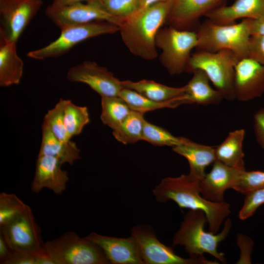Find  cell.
Returning <instances> with one entry per match:
<instances>
[{
    "mask_svg": "<svg viewBox=\"0 0 264 264\" xmlns=\"http://www.w3.org/2000/svg\"><path fill=\"white\" fill-rule=\"evenodd\" d=\"M4 264H55L44 246L33 252L12 250Z\"/></svg>",
    "mask_w": 264,
    "mask_h": 264,
    "instance_id": "obj_34",
    "label": "cell"
},
{
    "mask_svg": "<svg viewBox=\"0 0 264 264\" xmlns=\"http://www.w3.org/2000/svg\"><path fill=\"white\" fill-rule=\"evenodd\" d=\"M199 181L188 174L167 177L153 189V193L158 202L172 200L181 208L203 211L207 220L208 231L217 234L231 213L230 205L224 201L215 202L205 199L200 193Z\"/></svg>",
    "mask_w": 264,
    "mask_h": 264,
    "instance_id": "obj_1",
    "label": "cell"
},
{
    "mask_svg": "<svg viewBox=\"0 0 264 264\" xmlns=\"http://www.w3.org/2000/svg\"><path fill=\"white\" fill-rule=\"evenodd\" d=\"M100 6L111 15L124 20L139 10V0H96Z\"/></svg>",
    "mask_w": 264,
    "mask_h": 264,
    "instance_id": "obj_33",
    "label": "cell"
},
{
    "mask_svg": "<svg viewBox=\"0 0 264 264\" xmlns=\"http://www.w3.org/2000/svg\"><path fill=\"white\" fill-rule=\"evenodd\" d=\"M131 236L134 240L144 264H216L217 262L201 258H184L176 255L172 247L157 238L152 228L138 225L132 228Z\"/></svg>",
    "mask_w": 264,
    "mask_h": 264,
    "instance_id": "obj_9",
    "label": "cell"
},
{
    "mask_svg": "<svg viewBox=\"0 0 264 264\" xmlns=\"http://www.w3.org/2000/svg\"><path fill=\"white\" fill-rule=\"evenodd\" d=\"M66 78L70 82L87 84L101 97L119 96L123 88L121 81L106 68L93 61H85L71 67L67 71Z\"/></svg>",
    "mask_w": 264,
    "mask_h": 264,
    "instance_id": "obj_13",
    "label": "cell"
},
{
    "mask_svg": "<svg viewBox=\"0 0 264 264\" xmlns=\"http://www.w3.org/2000/svg\"><path fill=\"white\" fill-rule=\"evenodd\" d=\"M185 137H176L166 130L145 120L142 134V140L156 146L173 147L182 143Z\"/></svg>",
    "mask_w": 264,
    "mask_h": 264,
    "instance_id": "obj_30",
    "label": "cell"
},
{
    "mask_svg": "<svg viewBox=\"0 0 264 264\" xmlns=\"http://www.w3.org/2000/svg\"><path fill=\"white\" fill-rule=\"evenodd\" d=\"M249 20L251 36L264 35V18Z\"/></svg>",
    "mask_w": 264,
    "mask_h": 264,
    "instance_id": "obj_39",
    "label": "cell"
},
{
    "mask_svg": "<svg viewBox=\"0 0 264 264\" xmlns=\"http://www.w3.org/2000/svg\"><path fill=\"white\" fill-rule=\"evenodd\" d=\"M100 119L113 131L117 129L132 110L120 97H102Z\"/></svg>",
    "mask_w": 264,
    "mask_h": 264,
    "instance_id": "obj_26",
    "label": "cell"
},
{
    "mask_svg": "<svg viewBox=\"0 0 264 264\" xmlns=\"http://www.w3.org/2000/svg\"><path fill=\"white\" fill-rule=\"evenodd\" d=\"M145 119L144 113L132 110L123 123L112 134L115 138L124 144H133L142 140Z\"/></svg>",
    "mask_w": 264,
    "mask_h": 264,
    "instance_id": "obj_27",
    "label": "cell"
},
{
    "mask_svg": "<svg viewBox=\"0 0 264 264\" xmlns=\"http://www.w3.org/2000/svg\"><path fill=\"white\" fill-rule=\"evenodd\" d=\"M245 196L243 204L238 214L241 220L251 217L257 209L264 204V188L251 191Z\"/></svg>",
    "mask_w": 264,
    "mask_h": 264,
    "instance_id": "obj_36",
    "label": "cell"
},
{
    "mask_svg": "<svg viewBox=\"0 0 264 264\" xmlns=\"http://www.w3.org/2000/svg\"><path fill=\"white\" fill-rule=\"evenodd\" d=\"M264 188V172L244 170L233 189L244 195L254 190Z\"/></svg>",
    "mask_w": 264,
    "mask_h": 264,
    "instance_id": "obj_35",
    "label": "cell"
},
{
    "mask_svg": "<svg viewBox=\"0 0 264 264\" xmlns=\"http://www.w3.org/2000/svg\"><path fill=\"white\" fill-rule=\"evenodd\" d=\"M253 125L257 140L264 149V109H260L254 114Z\"/></svg>",
    "mask_w": 264,
    "mask_h": 264,
    "instance_id": "obj_38",
    "label": "cell"
},
{
    "mask_svg": "<svg viewBox=\"0 0 264 264\" xmlns=\"http://www.w3.org/2000/svg\"><path fill=\"white\" fill-rule=\"evenodd\" d=\"M247 57L264 65V35L251 36Z\"/></svg>",
    "mask_w": 264,
    "mask_h": 264,
    "instance_id": "obj_37",
    "label": "cell"
},
{
    "mask_svg": "<svg viewBox=\"0 0 264 264\" xmlns=\"http://www.w3.org/2000/svg\"><path fill=\"white\" fill-rule=\"evenodd\" d=\"M28 205L14 194H0V227L22 214Z\"/></svg>",
    "mask_w": 264,
    "mask_h": 264,
    "instance_id": "obj_32",
    "label": "cell"
},
{
    "mask_svg": "<svg viewBox=\"0 0 264 264\" xmlns=\"http://www.w3.org/2000/svg\"><path fill=\"white\" fill-rule=\"evenodd\" d=\"M64 121L67 133L70 139L73 136L80 134L84 127L90 121L88 108L77 106L71 100H66Z\"/></svg>",
    "mask_w": 264,
    "mask_h": 264,
    "instance_id": "obj_28",
    "label": "cell"
},
{
    "mask_svg": "<svg viewBox=\"0 0 264 264\" xmlns=\"http://www.w3.org/2000/svg\"><path fill=\"white\" fill-rule=\"evenodd\" d=\"M174 0L161 1L139 10L123 21L119 31L132 54L147 60L156 58V37L166 23Z\"/></svg>",
    "mask_w": 264,
    "mask_h": 264,
    "instance_id": "obj_2",
    "label": "cell"
},
{
    "mask_svg": "<svg viewBox=\"0 0 264 264\" xmlns=\"http://www.w3.org/2000/svg\"><path fill=\"white\" fill-rule=\"evenodd\" d=\"M119 96L127 103L132 110L144 113L163 108H174L181 105L176 102H157L146 98L135 91L126 88L122 89Z\"/></svg>",
    "mask_w": 264,
    "mask_h": 264,
    "instance_id": "obj_29",
    "label": "cell"
},
{
    "mask_svg": "<svg viewBox=\"0 0 264 264\" xmlns=\"http://www.w3.org/2000/svg\"><path fill=\"white\" fill-rule=\"evenodd\" d=\"M197 44L196 31L172 26L161 28L155 39L156 46L161 50L160 61L171 75L186 71L191 51L196 48Z\"/></svg>",
    "mask_w": 264,
    "mask_h": 264,
    "instance_id": "obj_6",
    "label": "cell"
},
{
    "mask_svg": "<svg viewBox=\"0 0 264 264\" xmlns=\"http://www.w3.org/2000/svg\"><path fill=\"white\" fill-rule=\"evenodd\" d=\"M23 63L17 52L16 43L0 42V86L7 87L19 84Z\"/></svg>",
    "mask_w": 264,
    "mask_h": 264,
    "instance_id": "obj_23",
    "label": "cell"
},
{
    "mask_svg": "<svg viewBox=\"0 0 264 264\" xmlns=\"http://www.w3.org/2000/svg\"><path fill=\"white\" fill-rule=\"evenodd\" d=\"M62 165L55 157L38 155L31 183L32 192L39 193L43 189L47 188L57 195H61L66 190L69 180L67 172L62 169Z\"/></svg>",
    "mask_w": 264,
    "mask_h": 264,
    "instance_id": "obj_17",
    "label": "cell"
},
{
    "mask_svg": "<svg viewBox=\"0 0 264 264\" xmlns=\"http://www.w3.org/2000/svg\"><path fill=\"white\" fill-rule=\"evenodd\" d=\"M45 13L60 29L95 21H107L119 27L124 21L107 12L96 0L86 3L80 2L60 7H53L49 5Z\"/></svg>",
    "mask_w": 264,
    "mask_h": 264,
    "instance_id": "obj_12",
    "label": "cell"
},
{
    "mask_svg": "<svg viewBox=\"0 0 264 264\" xmlns=\"http://www.w3.org/2000/svg\"><path fill=\"white\" fill-rule=\"evenodd\" d=\"M0 230L12 250L33 252L44 246L41 228L28 205L22 214L0 227Z\"/></svg>",
    "mask_w": 264,
    "mask_h": 264,
    "instance_id": "obj_11",
    "label": "cell"
},
{
    "mask_svg": "<svg viewBox=\"0 0 264 264\" xmlns=\"http://www.w3.org/2000/svg\"><path fill=\"white\" fill-rule=\"evenodd\" d=\"M94 0H53L52 3L50 5L53 7H60L80 2H88Z\"/></svg>",
    "mask_w": 264,
    "mask_h": 264,
    "instance_id": "obj_41",
    "label": "cell"
},
{
    "mask_svg": "<svg viewBox=\"0 0 264 264\" xmlns=\"http://www.w3.org/2000/svg\"><path fill=\"white\" fill-rule=\"evenodd\" d=\"M238 58L231 51L209 52L197 50L192 54L186 71H203L223 99L233 101L234 94L235 67Z\"/></svg>",
    "mask_w": 264,
    "mask_h": 264,
    "instance_id": "obj_5",
    "label": "cell"
},
{
    "mask_svg": "<svg viewBox=\"0 0 264 264\" xmlns=\"http://www.w3.org/2000/svg\"><path fill=\"white\" fill-rule=\"evenodd\" d=\"M167 0H139V10L147 8L156 3Z\"/></svg>",
    "mask_w": 264,
    "mask_h": 264,
    "instance_id": "obj_42",
    "label": "cell"
},
{
    "mask_svg": "<svg viewBox=\"0 0 264 264\" xmlns=\"http://www.w3.org/2000/svg\"><path fill=\"white\" fill-rule=\"evenodd\" d=\"M172 150L187 159L190 167L188 175L198 181L205 176V168L216 160L215 148L197 143L186 138Z\"/></svg>",
    "mask_w": 264,
    "mask_h": 264,
    "instance_id": "obj_20",
    "label": "cell"
},
{
    "mask_svg": "<svg viewBox=\"0 0 264 264\" xmlns=\"http://www.w3.org/2000/svg\"><path fill=\"white\" fill-rule=\"evenodd\" d=\"M86 237L102 250L110 264H144L131 236L117 238L91 232Z\"/></svg>",
    "mask_w": 264,
    "mask_h": 264,
    "instance_id": "obj_16",
    "label": "cell"
},
{
    "mask_svg": "<svg viewBox=\"0 0 264 264\" xmlns=\"http://www.w3.org/2000/svg\"><path fill=\"white\" fill-rule=\"evenodd\" d=\"M43 3L42 0H0V42L17 43Z\"/></svg>",
    "mask_w": 264,
    "mask_h": 264,
    "instance_id": "obj_10",
    "label": "cell"
},
{
    "mask_svg": "<svg viewBox=\"0 0 264 264\" xmlns=\"http://www.w3.org/2000/svg\"><path fill=\"white\" fill-rule=\"evenodd\" d=\"M244 170L228 166L216 160L210 171L199 181L202 196L213 202L224 201V192L228 189H233Z\"/></svg>",
    "mask_w": 264,
    "mask_h": 264,
    "instance_id": "obj_15",
    "label": "cell"
},
{
    "mask_svg": "<svg viewBox=\"0 0 264 264\" xmlns=\"http://www.w3.org/2000/svg\"><path fill=\"white\" fill-rule=\"evenodd\" d=\"M244 134L243 129L230 132L224 141L215 148L216 160L233 168L245 170L242 149Z\"/></svg>",
    "mask_w": 264,
    "mask_h": 264,
    "instance_id": "obj_25",
    "label": "cell"
},
{
    "mask_svg": "<svg viewBox=\"0 0 264 264\" xmlns=\"http://www.w3.org/2000/svg\"><path fill=\"white\" fill-rule=\"evenodd\" d=\"M121 83L123 88L132 89L157 102H176L180 104H189L184 86L171 87L149 80L137 82L126 80L121 81Z\"/></svg>",
    "mask_w": 264,
    "mask_h": 264,
    "instance_id": "obj_21",
    "label": "cell"
},
{
    "mask_svg": "<svg viewBox=\"0 0 264 264\" xmlns=\"http://www.w3.org/2000/svg\"><path fill=\"white\" fill-rule=\"evenodd\" d=\"M225 0H174L166 23L179 29L189 30L200 18L223 5Z\"/></svg>",
    "mask_w": 264,
    "mask_h": 264,
    "instance_id": "obj_18",
    "label": "cell"
},
{
    "mask_svg": "<svg viewBox=\"0 0 264 264\" xmlns=\"http://www.w3.org/2000/svg\"><path fill=\"white\" fill-rule=\"evenodd\" d=\"M66 100L60 99L54 108L49 110L44 117L43 123L46 125L53 134L60 140H71L65 125L64 110Z\"/></svg>",
    "mask_w": 264,
    "mask_h": 264,
    "instance_id": "obj_31",
    "label": "cell"
},
{
    "mask_svg": "<svg viewBox=\"0 0 264 264\" xmlns=\"http://www.w3.org/2000/svg\"><path fill=\"white\" fill-rule=\"evenodd\" d=\"M42 141L38 155L52 156L58 158L62 164L67 163L71 165L80 158V150L74 142L59 140L44 123L42 126Z\"/></svg>",
    "mask_w": 264,
    "mask_h": 264,
    "instance_id": "obj_22",
    "label": "cell"
},
{
    "mask_svg": "<svg viewBox=\"0 0 264 264\" xmlns=\"http://www.w3.org/2000/svg\"><path fill=\"white\" fill-rule=\"evenodd\" d=\"M197 50L217 52L228 50L238 58L248 56L251 37L249 20L239 22L221 24L208 19L200 24L197 31Z\"/></svg>",
    "mask_w": 264,
    "mask_h": 264,
    "instance_id": "obj_4",
    "label": "cell"
},
{
    "mask_svg": "<svg viewBox=\"0 0 264 264\" xmlns=\"http://www.w3.org/2000/svg\"><path fill=\"white\" fill-rule=\"evenodd\" d=\"M264 93V65L246 57L238 60L235 67V99L246 102Z\"/></svg>",
    "mask_w": 264,
    "mask_h": 264,
    "instance_id": "obj_14",
    "label": "cell"
},
{
    "mask_svg": "<svg viewBox=\"0 0 264 264\" xmlns=\"http://www.w3.org/2000/svg\"><path fill=\"white\" fill-rule=\"evenodd\" d=\"M12 250L10 248L2 235L0 233V264H4Z\"/></svg>",
    "mask_w": 264,
    "mask_h": 264,
    "instance_id": "obj_40",
    "label": "cell"
},
{
    "mask_svg": "<svg viewBox=\"0 0 264 264\" xmlns=\"http://www.w3.org/2000/svg\"><path fill=\"white\" fill-rule=\"evenodd\" d=\"M192 73V77L184 86L189 104L201 105L219 104L223 98L218 90L210 86L206 74L199 69L194 70Z\"/></svg>",
    "mask_w": 264,
    "mask_h": 264,
    "instance_id": "obj_24",
    "label": "cell"
},
{
    "mask_svg": "<svg viewBox=\"0 0 264 264\" xmlns=\"http://www.w3.org/2000/svg\"><path fill=\"white\" fill-rule=\"evenodd\" d=\"M60 30V35L55 40L43 47L29 51L27 56L39 60L58 57L82 42L102 35L114 34L119 31V27L107 21H95Z\"/></svg>",
    "mask_w": 264,
    "mask_h": 264,
    "instance_id": "obj_8",
    "label": "cell"
},
{
    "mask_svg": "<svg viewBox=\"0 0 264 264\" xmlns=\"http://www.w3.org/2000/svg\"><path fill=\"white\" fill-rule=\"evenodd\" d=\"M207 220L204 212L199 210H190L184 216L179 229L173 238V245L183 246L190 257L201 258L209 254L221 263L226 262L224 254L218 250L219 244L229 233L232 222L226 219L222 230L213 234L204 230Z\"/></svg>",
    "mask_w": 264,
    "mask_h": 264,
    "instance_id": "obj_3",
    "label": "cell"
},
{
    "mask_svg": "<svg viewBox=\"0 0 264 264\" xmlns=\"http://www.w3.org/2000/svg\"><path fill=\"white\" fill-rule=\"evenodd\" d=\"M44 247L55 264H110L98 246L73 231L44 242Z\"/></svg>",
    "mask_w": 264,
    "mask_h": 264,
    "instance_id": "obj_7",
    "label": "cell"
},
{
    "mask_svg": "<svg viewBox=\"0 0 264 264\" xmlns=\"http://www.w3.org/2000/svg\"><path fill=\"white\" fill-rule=\"evenodd\" d=\"M205 17L221 24L235 22L239 19L264 18V0H235L232 4L219 7Z\"/></svg>",
    "mask_w": 264,
    "mask_h": 264,
    "instance_id": "obj_19",
    "label": "cell"
}]
</instances>
